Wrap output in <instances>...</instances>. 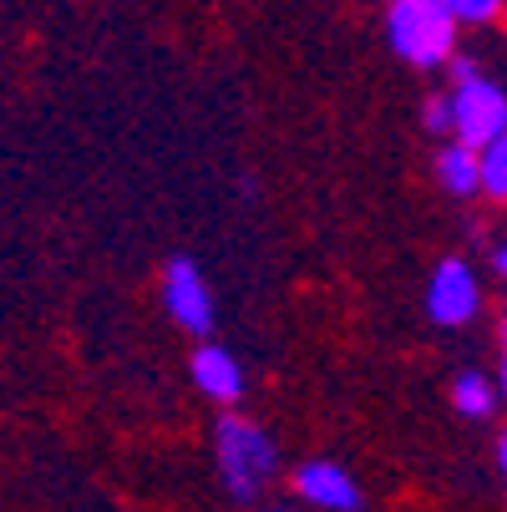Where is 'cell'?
I'll use <instances>...</instances> for the list:
<instances>
[{
  "instance_id": "obj_1",
  "label": "cell",
  "mask_w": 507,
  "mask_h": 512,
  "mask_svg": "<svg viewBox=\"0 0 507 512\" xmlns=\"http://www.w3.org/2000/svg\"><path fill=\"white\" fill-rule=\"evenodd\" d=\"M457 16L447 0H391L386 6V41L411 66H447L457 56Z\"/></svg>"
},
{
  "instance_id": "obj_2",
  "label": "cell",
  "mask_w": 507,
  "mask_h": 512,
  "mask_svg": "<svg viewBox=\"0 0 507 512\" xmlns=\"http://www.w3.org/2000/svg\"><path fill=\"white\" fill-rule=\"evenodd\" d=\"M213 452H219V472H224V487L234 492V502H259L264 482H269L274 467H279L274 436H269L259 421L224 416L219 431H213Z\"/></svg>"
},
{
  "instance_id": "obj_3",
  "label": "cell",
  "mask_w": 507,
  "mask_h": 512,
  "mask_svg": "<svg viewBox=\"0 0 507 512\" xmlns=\"http://www.w3.org/2000/svg\"><path fill=\"white\" fill-rule=\"evenodd\" d=\"M452 112H457V127L452 137L472 142V148H487L507 132V87L487 82L482 71L467 82H452Z\"/></svg>"
},
{
  "instance_id": "obj_4",
  "label": "cell",
  "mask_w": 507,
  "mask_h": 512,
  "mask_svg": "<svg viewBox=\"0 0 507 512\" xmlns=\"http://www.w3.org/2000/svg\"><path fill=\"white\" fill-rule=\"evenodd\" d=\"M477 310H482V284H477L472 264L442 259L437 274H431V284H426V315L437 320V325H452L457 330V325H472Z\"/></svg>"
},
{
  "instance_id": "obj_5",
  "label": "cell",
  "mask_w": 507,
  "mask_h": 512,
  "mask_svg": "<svg viewBox=\"0 0 507 512\" xmlns=\"http://www.w3.org/2000/svg\"><path fill=\"white\" fill-rule=\"evenodd\" d=\"M163 300L173 310V320L188 330V335H208L213 330V295L198 274L193 259H173L168 274H163Z\"/></svg>"
},
{
  "instance_id": "obj_6",
  "label": "cell",
  "mask_w": 507,
  "mask_h": 512,
  "mask_svg": "<svg viewBox=\"0 0 507 512\" xmlns=\"http://www.w3.org/2000/svg\"><path fill=\"white\" fill-rule=\"evenodd\" d=\"M295 492L325 512H360V487L340 462H305L295 472Z\"/></svg>"
},
{
  "instance_id": "obj_7",
  "label": "cell",
  "mask_w": 507,
  "mask_h": 512,
  "mask_svg": "<svg viewBox=\"0 0 507 512\" xmlns=\"http://www.w3.org/2000/svg\"><path fill=\"white\" fill-rule=\"evenodd\" d=\"M188 376H193V386H198L208 401L234 406V401L244 396V365H239L224 345H198L193 360H188Z\"/></svg>"
},
{
  "instance_id": "obj_8",
  "label": "cell",
  "mask_w": 507,
  "mask_h": 512,
  "mask_svg": "<svg viewBox=\"0 0 507 512\" xmlns=\"http://www.w3.org/2000/svg\"><path fill=\"white\" fill-rule=\"evenodd\" d=\"M437 183L452 193V198H472L482 193V148H472V142H447V148L437 153Z\"/></svg>"
},
{
  "instance_id": "obj_9",
  "label": "cell",
  "mask_w": 507,
  "mask_h": 512,
  "mask_svg": "<svg viewBox=\"0 0 507 512\" xmlns=\"http://www.w3.org/2000/svg\"><path fill=\"white\" fill-rule=\"evenodd\" d=\"M452 406L462 416H472V421H487L497 411V386L487 376H477V371H462L457 386H452Z\"/></svg>"
},
{
  "instance_id": "obj_10",
  "label": "cell",
  "mask_w": 507,
  "mask_h": 512,
  "mask_svg": "<svg viewBox=\"0 0 507 512\" xmlns=\"http://www.w3.org/2000/svg\"><path fill=\"white\" fill-rule=\"evenodd\" d=\"M482 193L507 203V132L482 148Z\"/></svg>"
},
{
  "instance_id": "obj_11",
  "label": "cell",
  "mask_w": 507,
  "mask_h": 512,
  "mask_svg": "<svg viewBox=\"0 0 507 512\" xmlns=\"http://www.w3.org/2000/svg\"><path fill=\"white\" fill-rule=\"evenodd\" d=\"M447 11L462 21V26H482L502 11V0H447Z\"/></svg>"
},
{
  "instance_id": "obj_12",
  "label": "cell",
  "mask_w": 507,
  "mask_h": 512,
  "mask_svg": "<svg viewBox=\"0 0 507 512\" xmlns=\"http://www.w3.org/2000/svg\"><path fill=\"white\" fill-rule=\"evenodd\" d=\"M421 122H426V132H452V127H457V112H452V92H447V97H431V102H426V117H421Z\"/></svg>"
},
{
  "instance_id": "obj_13",
  "label": "cell",
  "mask_w": 507,
  "mask_h": 512,
  "mask_svg": "<svg viewBox=\"0 0 507 512\" xmlns=\"http://www.w3.org/2000/svg\"><path fill=\"white\" fill-rule=\"evenodd\" d=\"M492 264H497V274L507 279V244H497V254H492Z\"/></svg>"
},
{
  "instance_id": "obj_14",
  "label": "cell",
  "mask_w": 507,
  "mask_h": 512,
  "mask_svg": "<svg viewBox=\"0 0 507 512\" xmlns=\"http://www.w3.org/2000/svg\"><path fill=\"white\" fill-rule=\"evenodd\" d=\"M502 401H507V360H502Z\"/></svg>"
},
{
  "instance_id": "obj_15",
  "label": "cell",
  "mask_w": 507,
  "mask_h": 512,
  "mask_svg": "<svg viewBox=\"0 0 507 512\" xmlns=\"http://www.w3.org/2000/svg\"><path fill=\"white\" fill-rule=\"evenodd\" d=\"M502 350H507V315H502Z\"/></svg>"
},
{
  "instance_id": "obj_16",
  "label": "cell",
  "mask_w": 507,
  "mask_h": 512,
  "mask_svg": "<svg viewBox=\"0 0 507 512\" xmlns=\"http://www.w3.org/2000/svg\"><path fill=\"white\" fill-rule=\"evenodd\" d=\"M269 512H295V507H269Z\"/></svg>"
}]
</instances>
